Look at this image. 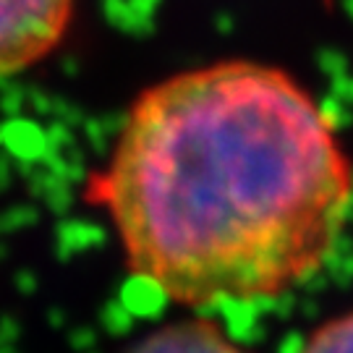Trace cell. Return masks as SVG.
I'll use <instances>...</instances> for the list:
<instances>
[{
	"label": "cell",
	"instance_id": "6da1fadb",
	"mask_svg": "<svg viewBox=\"0 0 353 353\" xmlns=\"http://www.w3.org/2000/svg\"><path fill=\"white\" fill-rule=\"evenodd\" d=\"M92 199L128 267L170 301H256L330 256L353 168L299 81L225 61L170 76L131 105Z\"/></svg>",
	"mask_w": 353,
	"mask_h": 353
},
{
	"label": "cell",
	"instance_id": "7a4b0ae2",
	"mask_svg": "<svg viewBox=\"0 0 353 353\" xmlns=\"http://www.w3.org/2000/svg\"><path fill=\"white\" fill-rule=\"evenodd\" d=\"M76 0H0V79L48 58L71 24Z\"/></svg>",
	"mask_w": 353,
	"mask_h": 353
},
{
	"label": "cell",
	"instance_id": "3957f363",
	"mask_svg": "<svg viewBox=\"0 0 353 353\" xmlns=\"http://www.w3.org/2000/svg\"><path fill=\"white\" fill-rule=\"evenodd\" d=\"M128 353H246L233 341H228L223 330L210 322H178L157 330L154 335Z\"/></svg>",
	"mask_w": 353,
	"mask_h": 353
},
{
	"label": "cell",
	"instance_id": "277c9868",
	"mask_svg": "<svg viewBox=\"0 0 353 353\" xmlns=\"http://www.w3.org/2000/svg\"><path fill=\"white\" fill-rule=\"evenodd\" d=\"M299 353H353V312L316 330Z\"/></svg>",
	"mask_w": 353,
	"mask_h": 353
}]
</instances>
